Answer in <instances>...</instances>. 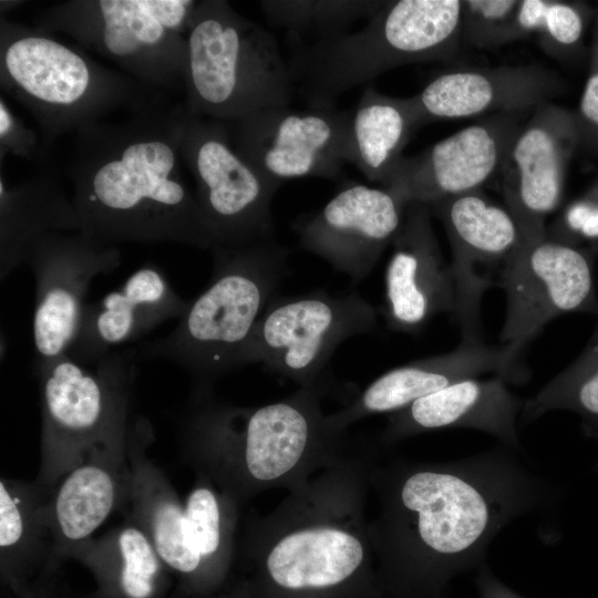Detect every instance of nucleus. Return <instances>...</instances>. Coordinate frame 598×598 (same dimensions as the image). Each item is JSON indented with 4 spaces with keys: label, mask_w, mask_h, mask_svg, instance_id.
I'll return each mask as SVG.
<instances>
[{
    "label": "nucleus",
    "mask_w": 598,
    "mask_h": 598,
    "mask_svg": "<svg viewBox=\"0 0 598 598\" xmlns=\"http://www.w3.org/2000/svg\"><path fill=\"white\" fill-rule=\"evenodd\" d=\"M421 121L412 97H392L367 86L350 110L347 158L364 177L383 186L403 158Z\"/></svg>",
    "instance_id": "nucleus-30"
},
{
    "label": "nucleus",
    "mask_w": 598,
    "mask_h": 598,
    "mask_svg": "<svg viewBox=\"0 0 598 598\" xmlns=\"http://www.w3.org/2000/svg\"><path fill=\"white\" fill-rule=\"evenodd\" d=\"M460 0H393L357 31L297 47L287 63L311 107H333L344 92L400 66L448 62L461 38Z\"/></svg>",
    "instance_id": "nucleus-7"
},
{
    "label": "nucleus",
    "mask_w": 598,
    "mask_h": 598,
    "mask_svg": "<svg viewBox=\"0 0 598 598\" xmlns=\"http://www.w3.org/2000/svg\"><path fill=\"white\" fill-rule=\"evenodd\" d=\"M186 40L184 104L190 114L235 123L290 105L295 85L275 35L228 1H196Z\"/></svg>",
    "instance_id": "nucleus-8"
},
{
    "label": "nucleus",
    "mask_w": 598,
    "mask_h": 598,
    "mask_svg": "<svg viewBox=\"0 0 598 598\" xmlns=\"http://www.w3.org/2000/svg\"><path fill=\"white\" fill-rule=\"evenodd\" d=\"M474 582L478 598H526L497 578L486 561L476 569Z\"/></svg>",
    "instance_id": "nucleus-37"
},
{
    "label": "nucleus",
    "mask_w": 598,
    "mask_h": 598,
    "mask_svg": "<svg viewBox=\"0 0 598 598\" xmlns=\"http://www.w3.org/2000/svg\"><path fill=\"white\" fill-rule=\"evenodd\" d=\"M385 1L369 0H265L260 8L268 21L295 35L317 33L327 39L348 32L362 19H370Z\"/></svg>",
    "instance_id": "nucleus-32"
},
{
    "label": "nucleus",
    "mask_w": 598,
    "mask_h": 598,
    "mask_svg": "<svg viewBox=\"0 0 598 598\" xmlns=\"http://www.w3.org/2000/svg\"><path fill=\"white\" fill-rule=\"evenodd\" d=\"M598 416V355L588 365L569 370L548 381L525 400L520 420L530 423L551 410L569 408Z\"/></svg>",
    "instance_id": "nucleus-33"
},
{
    "label": "nucleus",
    "mask_w": 598,
    "mask_h": 598,
    "mask_svg": "<svg viewBox=\"0 0 598 598\" xmlns=\"http://www.w3.org/2000/svg\"><path fill=\"white\" fill-rule=\"evenodd\" d=\"M188 303L158 267L144 265L118 290L85 305L66 354L84 364L96 363L114 347L135 341L169 319H179Z\"/></svg>",
    "instance_id": "nucleus-26"
},
{
    "label": "nucleus",
    "mask_w": 598,
    "mask_h": 598,
    "mask_svg": "<svg viewBox=\"0 0 598 598\" xmlns=\"http://www.w3.org/2000/svg\"><path fill=\"white\" fill-rule=\"evenodd\" d=\"M579 112L584 121L598 128V68L592 71L586 83Z\"/></svg>",
    "instance_id": "nucleus-39"
},
{
    "label": "nucleus",
    "mask_w": 598,
    "mask_h": 598,
    "mask_svg": "<svg viewBox=\"0 0 598 598\" xmlns=\"http://www.w3.org/2000/svg\"><path fill=\"white\" fill-rule=\"evenodd\" d=\"M194 0H68L37 28L60 33L113 63L151 93L184 90Z\"/></svg>",
    "instance_id": "nucleus-10"
},
{
    "label": "nucleus",
    "mask_w": 598,
    "mask_h": 598,
    "mask_svg": "<svg viewBox=\"0 0 598 598\" xmlns=\"http://www.w3.org/2000/svg\"><path fill=\"white\" fill-rule=\"evenodd\" d=\"M519 38L535 35L548 54L575 44L582 33V19L575 6L551 0H522L517 11Z\"/></svg>",
    "instance_id": "nucleus-34"
},
{
    "label": "nucleus",
    "mask_w": 598,
    "mask_h": 598,
    "mask_svg": "<svg viewBox=\"0 0 598 598\" xmlns=\"http://www.w3.org/2000/svg\"><path fill=\"white\" fill-rule=\"evenodd\" d=\"M322 390L299 388L282 400L240 406L196 388L181 423L185 461L240 506L262 492L291 491L329 465L351 443L334 432Z\"/></svg>",
    "instance_id": "nucleus-4"
},
{
    "label": "nucleus",
    "mask_w": 598,
    "mask_h": 598,
    "mask_svg": "<svg viewBox=\"0 0 598 598\" xmlns=\"http://www.w3.org/2000/svg\"><path fill=\"white\" fill-rule=\"evenodd\" d=\"M25 262L35 278L32 320L37 362L69 352L80 327L92 280L121 264L117 247H99L81 233H52L30 249Z\"/></svg>",
    "instance_id": "nucleus-16"
},
{
    "label": "nucleus",
    "mask_w": 598,
    "mask_h": 598,
    "mask_svg": "<svg viewBox=\"0 0 598 598\" xmlns=\"http://www.w3.org/2000/svg\"><path fill=\"white\" fill-rule=\"evenodd\" d=\"M498 286L506 295L501 343L522 351L550 320L586 305L592 275L579 250L546 234L519 244Z\"/></svg>",
    "instance_id": "nucleus-14"
},
{
    "label": "nucleus",
    "mask_w": 598,
    "mask_h": 598,
    "mask_svg": "<svg viewBox=\"0 0 598 598\" xmlns=\"http://www.w3.org/2000/svg\"><path fill=\"white\" fill-rule=\"evenodd\" d=\"M520 350L491 347L483 341L461 343L454 350L394 368L371 382L341 410L327 414L329 426L347 433L357 421L394 413L458 381L493 373L509 383H524L528 371L519 362Z\"/></svg>",
    "instance_id": "nucleus-19"
},
{
    "label": "nucleus",
    "mask_w": 598,
    "mask_h": 598,
    "mask_svg": "<svg viewBox=\"0 0 598 598\" xmlns=\"http://www.w3.org/2000/svg\"><path fill=\"white\" fill-rule=\"evenodd\" d=\"M184 507L189 538L212 591L226 576L237 549L240 505L208 478L196 475Z\"/></svg>",
    "instance_id": "nucleus-31"
},
{
    "label": "nucleus",
    "mask_w": 598,
    "mask_h": 598,
    "mask_svg": "<svg viewBox=\"0 0 598 598\" xmlns=\"http://www.w3.org/2000/svg\"><path fill=\"white\" fill-rule=\"evenodd\" d=\"M210 251L214 267L206 289L167 336L136 349L140 359L179 365L196 388L213 386L241 367L258 320L289 272L288 250L275 239Z\"/></svg>",
    "instance_id": "nucleus-5"
},
{
    "label": "nucleus",
    "mask_w": 598,
    "mask_h": 598,
    "mask_svg": "<svg viewBox=\"0 0 598 598\" xmlns=\"http://www.w3.org/2000/svg\"><path fill=\"white\" fill-rule=\"evenodd\" d=\"M81 598H94L92 595H87V596H84V597H81Z\"/></svg>",
    "instance_id": "nucleus-41"
},
{
    "label": "nucleus",
    "mask_w": 598,
    "mask_h": 598,
    "mask_svg": "<svg viewBox=\"0 0 598 598\" xmlns=\"http://www.w3.org/2000/svg\"><path fill=\"white\" fill-rule=\"evenodd\" d=\"M517 0H463L462 42L477 49H496L520 40Z\"/></svg>",
    "instance_id": "nucleus-35"
},
{
    "label": "nucleus",
    "mask_w": 598,
    "mask_h": 598,
    "mask_svg": "<svg viewBox=\"0 0 598 598\" xmlns=\"http://www.w3.org/2000/svg\"><path fill=\"white\" fill-rule=\"evenodd\" d=\"M558 82L540 65L456 68L434 76L411 96L421 124L495 112L533 111L557 92Z\"/></svg>",
    "instance_id": "nucleus-24"
},
{
    "label": "nucleus",
    "mask_w": 598,
    "mask_h": 598,
    "mask_svg": "<svg viewBox=\"0 0 598 598\" xmlns=\"http://www.w3.org/2000/svg\"><path fill=\"white\" fill-rule=\"evenodd\" d=\"M153 442L151 422L133 416L126 446L131 482L125 517L146 533L177 579L178 595L207 597L210 589L189 538L184 504L166 474L148 456Z\"/></svg>",
    "instance_id": "nucleus-21"
},
{
    "label": "nucleus",
    "mask_w": 598,
    "mask_h": 598,
    "mask_svg": "<svg viewBox=\"0 0 598 598\" xmlns=\"http://www.w3.org/2000/svg\"><path fill=\"white\" fill-rule=\"evenodd\" d=\"M350 111L275 106L233 123L237 152L280 188L301 177H339L347 158Z\"/></svg>",
    "instance_id": "nucleus-13"
},
{
    "label": "nucleus",
    "mask_w": 598,
    "mask_h": 598,
    "mask_svg": "<svg viewBox=\"0 0 598 598\" xmlns=\"http://www.w3.org/2000/svg\"><path fill=\"white\" fill-rule=\"evenodd\" d=\"M581 230L587 236H598V212H591Z\"/></svg>",
    "instance_id": "nucleus-40"
},
{
    "label": "nucleus",
    "mask_w": 598,
    "mask_h": 598,
    "mask_svg": "<svg viewBox=\"0 0 598 598\" xmlns=\"http://www.w3.org/2000/svg\"><path fill=\"white\" fill-rule=\"evenodd\" d=\"M571 137L567 112L546 102L533 110L512 141L501 171L503 195L523 240L547 234L545 220L561 198Z\"/></svg>",
    "instance_id": "nucleus-20"
},
{
    "label": "nucleus",
    "mask_w": 598,
    "mask_h": 598,
    "mask_svg": "<svg viewBox=\"0 0 598 598\" xmlns=\"http://www.w3.org/2000/svg\"><path fill=\"white\" fill-rule=\"evenodd\" d=\"M204 598H209V597H204ZM220 598H229V597H220Z\"/></svg>",
    "instance_id": "nucleus-42"
},
{
    "label": "nucleus",
    "mask_w": 598,
    "mask_h": 598,
    "mask_svg": "<svg viewBox=\"0 0 598 598\" xmlns=\"http://www.w3.org/2000/svg\"><path fill=\"white\" fill-rule=\"evenodd\" d=\"M37 480L0 481V578L14 595L47 573L51 534L47 505L51 495Z\"/></svg>",
    "instance_id": "nucleus-29"
},
{
    "label": "nucleus",
    "mask_w": 598,
    "mask_h": 598,
    "mask_svg": "<svg viewBox=\"0 0 598 598\" xmlns=\"http://www.w3.org/2000/svg\"><path fill=\"white\" fill-rule=\"evenodd\" d=\"M377 326V309L357 292L272 299L243 351L241 367L260 363L299 388L321 390L320 375L338 346Z\"/></svg>",
    "instance_id": "nucleus-11"
},
{
    "label": "nucleus",
    "mask_w": 598,
    "mask_h": 598,
    "mask_svg": "<svg viewBox=\"0 0 598 598\" xmlns=\"http://www.w3.org/2000/svg\"><path fill=\"white\" fill-rule=\"evenodd\" d=\"M408 203L385 187L346 183L295 229L300 247L354 282L362 281L391 245Z\"/></svg>",
    "instance_id": "nucleus-17"
},
{
    "label": "nucleus",
    "mask_w": 598,
    "mask_h": 598,
    "mask_svg": "<svg viewBox=\"0 0 598 598\" xmlns=\"http://www.w3.org/2000/svg\"><path fill=\"white\" fill-rule=\"evenodd\" d=\"M96 584L94 598H167L173 575L146 533L130 517L72 555Z\"/></svg>",
    "instance_id": "nucleus-27"
},
{
    "label": "nucleus",
    "mask_w": 598,
    "mask_h": 598,
    "mask_svg": "<svg viewBox=\"0 0 598 598\" xmlns=\"http://www.w3.org/2000/svg\"><path fill=\"white\" fill-rule=\"evenodd\" d=\"M80 220L72 197L58 178L39 172L9 186L0 175V279L24 264L32 246L52 233H76Z\"/></svg>",
    "instance_id": "nucleus-28"
},
{
    "label": "nucleus",
    "mask_w": 598,
    "mask_h": 598,
    "mask_svg": "<svg viewBox=\"0 0 598 598\" xmlns=\"http://www.w3.org/2000/svg\"><path fill=\"white\" fill-rule=\"evenodd\" d=\"M373 442H352L269 514L249 518L237 549L260 581L285 595H320L368 577L375 557L365 517Z\"/></svg>",
    "instance_id": "nucleus-3"
},
{
    "label": "nucleus",
    "mask_w": 598,
    "mask_h": 598,
    "mask_svg": "<svg viewBox=\"0 0 598 598\" xmlns=\"http://www.w3.org/2000/svg\"><path fill=\"white\" fill-rule=\"evenodd\" d=\"M385 272V318L391 329L415 332L434 316L455 315L456 283L441 252L426 204L408 203Z\"/></svg>",
    "instance_id": "nucleus-22"
},
{
    "label": "nucleus",
    "mask_w": 598,
    "mask_h": 598,
    "mask_svg": "<svg viewBox=\"0 0 598 598\" xmlns=\"http://www.w3.org/2000/svg\"><path fill=\"white\" fill-rule=\"evenodd\" d=\"M526 113L496 114L455 132L420 154L403 156L382 187L406 203L426 205L481 189L502 171Z\"/></svg>",
    "instance_id": "nucleus-18"
},
{
    "label": "nucleus",
    "mask_w": 598,
    "mask_h": 598,
    "mask_svg": "<svg viewBox=\"0 0 598 598\" xmlns=\"http://www.w3.org/2000/svg\"><path fill=\"white\" fill-rule=\"evenodd\" d=\"M520 452L501 443L448 462L378 457L369 476L378 502L369 533L394 598H444L453 578L485 561L508 524L549 513L557 487Z\"/></svg>",
    "instance_id": "nucleus-1"
},
{
    "label": "nucleus",
    "mask_w": 598,
    "mask_h": 598,
    "mask_svg": "<svg viewBox=\"0 0 598 598\" xmlns=\"http://www.w3.org/2000/svg\"><path fill=\"white\" fill-rule=\"evenodd\" d=\"M0 84L34 118L44 157L62 135L141 107L158 95L82 48L3 17Z\"/></svg>",
    "instance_id": "nucleus-6"
},
{
    "label": "nucleus",
    "mask_w": 598,
    "mask_h": 598,
    "mask_svg": "<svg viewBox=\"0 0 598 598\" xmlns=\"http://www.w3.org/2000/svg\"><path fill=\"white\" fill-rule=\"evenodd\" d=\"M136 350L112 351L84 364L69 354L37 362L41 402L37 481L52 491L93 451L127 436Z\"/></svg>",
    "instance_id": "nucleus-9"
},
{
    "label": "nucleus",
    "mask_w": 598,
    "mask_h": 598,
    "mask_svg": "<svg viewBox=\"0 0 598 598\" xmlns=\"http://www.w3.org/2000/svg\"><path fill=\"white\" fill-rule=\"evenodd\" d=\"M181 156L217 246L274 239L271 203L279 188L237 152L227 123L186 110Z\"/></svg>",
    "instance_id": "nucleus-12"
},
{
    "label": "nucleus",
    "mask_w": 598,
    "mask_h": 598,
    "mask_svg": "<svg viewBox=\"0 0 598 598\" xmlns=\"http://www.w3.org/2000/svg\"><path fill=\"white\" fill-rule=\"evenodd\" d=\"M11 154L28 161L43 158L41 138L19 118L7 101L0 97V157Z\"/></svg>",
    "instance_id": "nucleus-36"
},
{
    "label": "nucleus",
    "mask_w": 598,
    "mask_h": 598,
    "mask_svg": "<svg viewBox=\"0 0 598 598\" xmlns=\"http://www.w3.org/2000/svg\"><path fill=\"white\" fill-rule=\"evenodd\" d=\"M442 221L453 252L451 267L456 283L455 319L462 341L480 342L481 301L498 286L505 265L523 241L507 208L494 204L481 189L427 205Z\"/></svg>",
    "instance_id": "nucleus-15"
},
{
    "label": "nucleus",
    "mask_w": 598,
    "mask_h": 598,
    "mask_svg": "<svg viewBox=\"0 0 598 598\" xmlns=\"http://www.w3.org/2000/svg\"><path fill=\"white\" fill-rule=\"evenodd\" d=\"M186 107L164 94L74 134L68 176L79 233L99 247L177 243L212 250L216 239L183 176Z\"/></svg>",
    "instance_id": "nucleus-2"
},
{
    "label": "nucleus",
    "mask_w": 598,
    "mask_h": 598,
    "mask_svg": "<svg viewBox=\"0 0 598 598\" xmlns=\"http://www.w3.org/2000/svg\"><path fill=\"white\" fill-rule=\"evenodd\" d=\"M501 377L470 378L424 396L389 414L380 435L383 445L425 432L465 427L478 430L522 451L517 417L525 400L514 394Z\"/></svg>",
    "instance_id": "nucleus-25"
},
{
    "label": "nucleus",
    "mask_w": 598,
    "mask_h": 598,
    "mask_svg": "<svg viewBox=\"0 0 598 598\" xmlns=\"http://www.w3.org/2000/svg\"><path fill=\"white\" fill-rule=\"evenodd\" d=\"M17 598H62L58 582V573H44L23 586Z\"/></svg>",
    "instance_id": "nucleus-38"
},
{
    "label": "nucleus",
    "mask_w": 598,
    "mask_h": 598,
    "mask_svg": "<svg viewBox=\"0 0 598 598\" xmlns=\"http://www.w3.org/2000/svg\"><path fill=\"white\" fill-rule=\"evenodd\" d=\"M126 446L127 436L96 448L52 489L47 505L51 534L47 573H58L113 512H124L131 482Z\"/></svg>",
    "instance_id": "nucleus-23"
}]
</instances>
